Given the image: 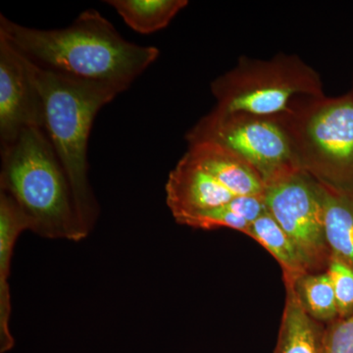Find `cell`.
I'll return each instance as SVG.
<instances>
[{"instance_id": "6da1fadb", "label": "cell", "mask_w": 353, "mask_h": 353, "mask_svg": "<svg viewBox=\"0 0 353 353\" xmlns=\"http://www.w3.org/2000/svg\"><path fill=\"white\" fill-rule=\"evenodd\" d=\"M0 36L41 68L128 90L157 61L159 50L128 41L99 11L88 9L63 29L39 30L0 15Z\"/></svg>"}, {"instance_id": "7a4b0ae2", "label": "cell", "mask_w": 353, "mask_h": 353, "mask_svg": "<svg viewBox=\"0 0 353 353\" xmlns=\"http://www.w3.org/2000/svg\"><path fill=\"white\" fill-rule=\"evenodd\" d=\"M31 63L43 97L44 130L68 176L81 224L90 234L99 219V205L88 180V139L101 109L126 90L72 78Z\"/></svg>"}, {"instance_id": "3957f363", "label": "cell", "mask_w": 353, "mask_h": 353, "mask_svg": "<svg viewBox=\"0 0 353 353\" xmlns=\"http://www.w3.org/2000/svg\"><path fill=\"white\" fill-rule=\"evenodd\" d=\"M0 192L22 209L32 233L71 241L88 236L79 219L68 176L46 130H26L12 145L1 148Z\"/></svg>"}, {"instance_id": "277c9868", "label": "cell", "mask_w": 353, "mask_h": 353, "mask_svg": "<svg viewBox=\"0 0 353 353\" xmlns=\"http://www.w3.org/2000/svg\"><path fill=\"white\" fill-rule=\"evenodd\" d=\"M220 115L261 117L292 115L307 99L324 97L319 74L296 55L269 60L241 58L238 64L211 83Z\"/></svg>"}, {"instance_id": "5b68a950", "label": "cell", "mask_w": 353, "mask_h": 353, "mask_svg": "<svg viewBox=\"0 0 353 353\" xmlns=\"http://www.w3.org/2000/svg\"><path fill=\"white\" fill-rule=\"evenodd\" d=\"M285 118L301 168L319 183L353 190V92L305 99Z\"/></svg>"}, {"instance_id": "8992f818", "label": "cell", "mask_w": 353, "mask_h": 353, "mask_svg": "<svg viewBox=\"0 0 353 353\" xmlns=\"http://www.w3.org/2000/svg\"><path fill=\"white\" fill-rule=\"evenodd\" d=\"M185 139L189 145L209 143L227 148L250 164L265 185L303 170L285 116L220 115L211 111L188 132Z\"/></svg>"}, {"instance_id": "52a82bcc", "label": "cell", "mask_w": 353, "mask_h": 353, "mask_svg": "<svg viewBox=\"0 0 353 353\" xmlns=\"http://www.w3.org/2000/svg\"><path fill=\"white\" fill-rule=\"evenodd\" d=\"M264 201L272 217L290 236L309 267L327 252L320 183L303 170L266 185Z\"/></svg>"}, {"instance_id": "ba28073f", "label": "cell", "mask_w": 353, "mask_h": 353, "mask_svg": "<svg viewBox=\"0 0 353 353\" xmlns=\"http://www.w3.org/2000/svg\"><path fill=\"white\" fill-rule=\"evenodd\" d=\"M44 127L43 97L31 61L0 36V148L12 145L26 130Z\"/></svg>"}, {"instance_id": "9c48e42d", "label": "cell", "mask_w": 353, "mask_h": 353, "mask_svg": "<svg viewBox=\"0 0 353 353\" xmlns=\"http://www.w3.org/2000/svg\"><path fill=\"white\" fill-rule=\"evenodd\" d=\"M31 230L29 220L12 197L0 192V352L6 353L14 347L10 332L11 304L10 276L11 261L14 248L20 234Z\"/></svg>"}, {"instance_id": "30bf717a", "label": "cell", "mask_w": 353, "mask_h": 353, "mask_svg": "<svg viewBox=\"0 0 353 353\" xmlns=\"http://www.w3.org/2000/svg\"><path fill=\"white\" fill-rule=\"evenodd\" d=\"M234 196H264V181L250 164L227 148L192 143L188 152Z\"/></svg>"}, {"instance_id": "8fae6325", "label": "cell", "mask_w": 353, "mask_h": 353, "mask_svg": "<svg viewBox=\"0 0 353 353\" xmlns=\"http://www.w3.org/2000/svg\"><path fill=\"white\" fill-rule=\"evenodd\" d=\"M320 185L327 243L334 254L353 266V190Z\"/></svg>"}, {"instance_id": "7c38bea8", "label": "cell", "mask_w": 353, "mask_h": 353, "mask_svg": "<svg viewBox=\"0 0 353 353\" xmlns=\"http://www.w3.org/2000/svg\"><path fill=\"white\" fill-rule=\"evenodd\" d=\"M248 234L264 246L282 265L287 283L296 284L310 268L296 245L268 210L252 223Z\"/></svg>"}, {"instance_id": "4fadbf2b", "label": "cell", "mask_w": 353, "mask_h": 353, "mask_svg": "<svg viewBox=\"0 0 353 353\" xmlns=\"http://www.w3.org/2000/svg\"><path fill=\"white\" fill-rule=\"evenodd\" d=\"M294 283H288L289 296L284 317L277 353H321V341L318 339L314 324L304 308Z\"/></svg>"}, {"instance_id": "5bb4252c", "label": "cell", "mask_w": 353, "mask_h": 353, "mask_svg": "<svg viewBox=\"0 0 353 353\" xmlns=\"http://www.w3.org/2000/svg\"><path fill=\"white\" fill-rule=\"evenodd\" d=\"M125 23L134 32L150 34L170 24L188 6L187 0H108Z\"/></svg>"}, {"instance_id": "9a60e30c", "label": "cell", "mask_w": 353, "mask_h": 353, "mask_svg": "<svg viewBox=\"0 0 353 353\" xmlns=\"http://www.w3.org/2000/svg\"><path fill=\"white\" fill-rule=\"evenodd\" d=\"M299 297L307 313L319 320H331L339 315L338 304L328 273L303 276L299 279Z\"/></svg>"}, {"instance_id": "2e32d148", "label": "cell", "mask_w": 353, "mask_h": 353, "mask_svg": "<svg viewBox=\"0 0 353 353\" xmlns=\"http://www.w3.org/2000/svg\"><path fill=\"white\" fill-rule=\"evenodd\" d=\"M327 273L333 285L339 315L347 317L353 312V266L334 254Z\"/></svg>"}, {"instance_id": "e0dca14e", "label": "cell", "mask_w": 353, "mask_h": 353, "mask_svg": "<svg viewBox=\"0 0 353 353\" xmlns=\"http://www.w3.org/2000/svg\"><path fill=\"white\" fill-rule=\"evenodd\" d=\"M321 353H353V312L323 336Z\"/></svg>"}, {"instance_id": "ac0fdd59", "label": "cell", "mask_w": 353, "mask_h": 353, "mask_svg": "<svg viewBox=\"0 0 353 353\" xmlns=\"http://www.w3.org/2000/svg\"><path fill=\"white\" fill-rule=\"evenodd\" d=\"M350 92H353V85H352V90H350Z\"/></svg>"}]
</instances>
